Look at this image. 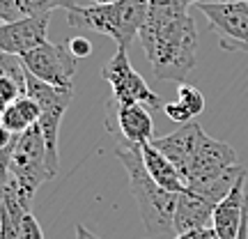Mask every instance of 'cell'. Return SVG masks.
<instances>
[{
	"label": "cell",
	"instance_id": "1",
	"mask_svg": "<svg viewBox=\"0 0 248 239\" xmlns=\"http://www.w3.org/2000/svg\"><path fill=\"white\" fill-rule=\"evenodd\" d=\"M138 39L156 79L186 83L198 60V28L186 5L150 0Z\"/></svg>",
	"mask_w": 248,
	"mask_h": 239
},
{
	"label": "cell",
	"instance_id": "2",
	"mask_svg": "<svg viewBox=\"0 0 248 239\" xmlns=\"http://www.w3.org/2000/svg\"><path fill=\"white\" fill-rule=\"evenodd\" d=\"M115 157L124 166L126 175H129V189L140 219L145 228L150 232V239H166L168 235H177L175 232V207H177V193H170L166 189H161L150 173L145 168L142 161L140 145H124L117 143Z\"/></svg>",
	"mask_w": 248,
	"mask_h": 239
},
{
	"label": "cell",
	"instance_id": "3",
	"mask_svg": "<svg viewBox=\"0 0 248 239\" xmlns=\"http://www.w3.org/2000/svg\"><path fill=\"white\" fill-rule=\"evenodd\" d=\"M150 0H115L108 5H74L67 9V23L74 28L94 30L99 35L115 39L117 46L129 48L140 35V28L147 18Z\"/></svg>",
	"mask_w": 248,
	"mask_h": 239
},
{
	"label": "cell",
	"instance_id": "4",
	"mask_svg": "<svg viewBox=\"0 0 248 239\" xmlns=\"http://www.w3.org/2000/svg\"><path fill=\"white\" fill-rule=\"evenodd\" d=\"M241 175H246V168L234 166L218 179L204 182V184H188L182 193H177L175 232L182 235V232L198 230V228H209L218 203L230 193Z\"/></svg>",
	"mask_w": 248,
	"mask_h": 239
},
{
	"label": "cell",
	"instance_id": "5",
	"mask_svg": "<svg viewBox=\"0 0 248 239\" xmlns=\"http://www.w3.org/2000/svg\"><path fill=\"white\" fill-rule=\"evenodd\" d=\"M9 179L16 184L18 193L28 205L32 203L37 189L46 179H53V173L48 168L46 141L37 124L14 138L12 159H9Z\"/></svg>",
	"mask_w": 248,
	"mask_h": 239
},
{
	"label": "cell",
	"instance_id": "6",
	"mask_svg": "<svg viewBox=\"0 0 248 239\" xmlns=\"http://www.w3.org/2000/svg\"><path fill=\"white\" fill-rule=\"evenodd\" d=\"M26 95L35 99L42 115L37 127L42 129V136L46 141V154H48V168L53 173V177L58 175V166H60V152H58V138H60V124L62 117L69 108L71 99H74V90L67 88H53L44 80L35 79L32 74L26 76Z\"/></svg>",
	"mask_w": 248,
	"mask_h": 239
},
{
	"label": "cell",
	"instance_id": "7",
	"mask_svg": "<svg viewBox=\"0 0 248 239\" xmlns=\"http://www.w3.org/2000/svg\"><path fill=\"white\" fill-rule=\"evenodd\" d=\"M101 76L110 85V99H115L120 104H142L150 111L163 108L159 95L147 85V80L142 79L138 71L131 67L129 60V48L117 46L115 55L104 64Z\"/></svg>",
	"mask_w": 248,
	"mask_h": 239
},
{
	"label": "cell",
	"instance_id": "8",
	"mask_svg": "<svg viewBox=\"0 0 248 239\" xmlns=\"http://www.w3.org/2000/svg\"><path fill=\"white\" fill-rule=\"evenodd\" d=\"M209 30L218 37L223 51L248 53V0H221L200 2Z\"/></svg>",
	"mask_w": 248,
	"mask_h": 239
},
{
	"label": "cell",
	"instance_id": "9",
	"mask_svg": "<svg viewBox=\"0 0 248 239\" xmlns=\"http://www.w3.org/2000/svg\"><path fill=\"white\" fill-rule=\"evenodd\" d=\"M26 64L28 74L35 79L44 80L53 88L74 90V79H76V58L71 55L67 44H46L37 46L35 51L21 55Z\"/></svg>",
	"mask_w": 248,
	"mask_h": 239
},
{
	"label": "cell",
	"instance_id": "10",
	"mask_svg": "<svg viewBox=\"0 0 248 239\" xmlns=\"http://www.w3.org/2000/svg\"><path fill=\"white\" fill-rule=\"evenodd\" d=\"M106 127L117 143L124 145H145L154 141L152 111L142 104H120L115 99H108Z\"/></svg>",
	"mask_w": 248,
	"mask_h": 239
},
{
	"label": "cell",
	"instance_id": "11",
	"mask_svg": "<svg viewBox=\"0 0 248 239\" xmlns=\"http://www.w3.org/2000/svg\"><path fill=\"white\" fill-rule=\"evenodd\" d=\"M234 166H239V157L234 147L223 141H216L212 136H204L200 147L182 170V177L186 179V184H204L218 179Z\"/></svg>",
	"mask_w": 248,
	"mask_h": 239
},
{
	"label": "cell",
	"instance_id": "12",
	"mask_svg": "<svg viewBox=\"0 0 248 239\" xmlns=\"http://www.w3.org/2000/svg\"><path fill=\"white\" fill-rule=\"evenodd\" d=\"M48 18L46 16H28L9 23H0V53L9 55H26L35 51L37 46L46 44L48 39Z\"/></svg>",
	"mask_w": 248,
	"mask_h": 239
},
{
	"label": "cell",
	"instance_id": "13",
	"mask_svg": "<svg viewBox=\"0 0 248 239\" xmlns=\"http://www.w3.org/2000/svg\"><path fill=\"white\" fill-rule=\"evenodd\" d=\"M204 129L200 124L195 122H186V124H179V129H175L172 133L168 136H161V138H154L152 145L166 154L175 166L179 168V173L184 170V166L188 163V159L195 154V150L200 147V143L204 141Z\"/></svg>",
	"mask_w": 248,
	"mask_h": 239
},
{
	"label": "cell",
	"instance_id": "14",
	"mask_svg": "<svg viewBox=\"0 0 248 239\" xmlns=\"http://www.w3.org/2000/svg\"><path fill=\"white\" fill-rule=\"evenodd\" d=\"M246 175L237 179V184L232 186V191L223 198L212 219V228L221 239H237L244 221V212L248 207V195H246Z\"/></svg>",
	"mask_w": 248,
	"mask_h": 239
},
{
	"label": "cell",
	"instance_id": "15",
	"mask_svg": "<svg viewBox=\"0 0 248 239\" xmlns=\"http://www.w3.org/2000/svg\"><path fill=\"white\" fill-rule=\"evenodd\" d=\"M142 150V161H145V168L150 173V177L161 186V189H166L170 193H182L186 186V179L182 177V173L179 168L172 163V161L166 157V154H161L152 143H145L140 145Z\"/></svg>",
	"mask_w": 248,
	"mask_h": 239
},
{
	"label": "cell",
	"instance_id": "16",
	"mask_svg": "<svg viewBox=\"0 0 248 239\" xmlns=\"http://www.w3.org/2000/svg\"><path fill=\"white\" fill-rule=\"evenodd\" d=\"M74 5V0H0V18L2 23H9L28 16H46L55 9H71Z\"/></svg>",
	"mask_w": 248,
	"mask_h": 239
},
{
	"label": "cell",
	"instance_id": "17",
	"mask_svg": "<svg viewBox=\"0 0 248 239\" xmlns=\"http://www.w3.org/2000/svg\"><path fill=\"white\" fill-rule=\"evenodd\" d=\"M177 101L193 117H198L204 111V97H202V92L195 88V85H191V83H179V88H177Z\"/></svg>",
	"mask_w": 248,
	"mask_h": 239
},
{
	"label": "cell",
	"instance_id": "18",
	"mask_svg": "<svg viewBox=\"0 0 248 239\" xmlns=\"http://www.w3.org/2000/svg\"><path fill=\"white\" fill-rule=\"evenodd\" d=\"M23 95H26V83L0 74V111L7 108L9 104H14V101H16L18 97H23Z\"/></svg>",
	"mask_w": 248,
	"mask_h": 239
},
{
	"label": "cell",
	"instance_id": "19",
	"mask_svg": "<svg viewBox=\"0 0 248 239\" xmlns=\"http://www.w3.org/2000/svg\"><path fill=\"white\" fill-rule=\"evenodd\" d=\"M2 124H5V129H9V131L14 133V136L28 131L30 127H35V124L28 122L26 115L18 111L16 104H9L7 108H2Z\"/></svg>",
	"mask_w": 248,
	"mask_h": 239
},
{
	"label": "cell",
	"instance_id": "20",
	"mask_svg": "<svg viewBox=\"0 0 248 239\" xmlns=\"http://www.w3.org/2000/svg\"><path fill=\"white\" fill-rule=\"evenodd\" d=\"M18 239H44L42 225L37 221L32 212H28L21 221H18Z\"/></svg>",
	"mask_w": 248,
	"mask_h": 239
},
{
	"label": "cell",
	"instance_id": "21",
	"mask_svg": "<svg viewBox=\"0 0 248 239\" xmlns=\"http://www.w3.org/2000/svg\"><path fill=\"white\" fill-rule=\"evenodd\" d=\"M163 113L168 115V120H172V122H177V124L193 122V115L179 104L177 99H175V101H168V104H163Z\"/></svg>",
	"mask_w": 248,
	"mask_h": 239
},
{
	"label": "cell",
	"instance_id": "22",
	"mask_svg": "<svg viewBox=\"0 0 248 239\" xmlns=\"http://www.w3.org/2000/svg\"><path fill=\"white\" fill-rule=\"evenodd\" d=\"M0 239H18V221L0 207Z\"/></svg>",
	"mask_w": 248,
	"mask_h": 239
},
{
	"label": "cell",
	"instance_id": "23",
	"mask_svg": "<svg viewBox=\"0 0 248 239\" xmlns=\"http://www.w3.org/2000/svg\"><path fill=\"white\" fill-rule=\"evenodd\" d=\"M67 46H69L74 58H88L92 53V44H90V39H85V37H71L69 42H67Z\"/></svg>",
	"mask_w": 248,
	"mask_h": 239
},
{
	"label": "cell",
	"instance_id": "24",
	"mask_svg": "<svg viewBox=\"0 0 248 239\" xmlns=\"http://www.w3.org/2000/svg\"><path fill=\"white\" fill-rule=\"evenodd\" d=\"M172 239H221V237H218L216 230L209 225V228H198V230H188V232H182V235H175Z\"/></svg>",
	"mask_w": 248,
	"mask_h": 239
},
{
	"label": "cell",
	"instance_id": "25",
	"mask_svg": "<svg viewBox=\"0 0 248 239\" xmlns=\"http://www.w3.org/2000/svg\"><path fill=\"white\" fill-rule=\"evenodd\" d=\"M12 147H14V143H12L9 147H2V150H0V182H2V184L9 179V159H12Z\"/></svg>",
	"mask_w": 248,
	"mask_h": 239
},
{
	"label": "cell",
	"instance_id": "26",
	"mask_svg": "<svg viewBox=\"0 0 248 239\" xmlns=\"http://www.w3.org/2000/svg\"><path fill=\"white\" fill-rule=\"evenodd\" d=\"M14 138H16V136L9 131V129H5V124L0 122V150H2V147H9V145L14 143Z\"/></svg>",
	"mask_w": 248,
	"mask_h": 239
},
{
	"label": "cell",
	"instance_id": "27",
	"mask_svg": "<svg viewBox=\"0 0 248 239\" xmlns=\"http://www.w3.org/2000/svg\"><path fill=\"white\" fill-rule=\"evenodd\" d=\"M76 239H104V237H99L92 230H88L83 223H76Z\"/></svg>",
	"mask_w": 248,
	"mask_h": 239
},
{
	"label": "cell",
	"instance_id": "28",
	"mask_svg": "<svg viewBox=\"0 0 248 239\" xmlns=\"http://www.w3.org/2000/svg\"><path fill=\"white\" fill-rule=\"evenodd\" d=\"M237 239H248V207H246V212H244V221H241V228H239Z\"/></svg>",
	"mask_w": 248,
	"mask_h": 239
},
{
	"label": "cell",
	"instance_id": "29",
	"mask_svg": "<svg viewBox=\"0 0 248 239\" xmlns=\"http://www.w3.org/2000/svg\"><path fill=\"white\" fill-rule=\"evenodd\" d=\"M177 2H182V5H186V7H191V5H198V0H177Z\"/></svg>",
	"mask_w": 248,
	"mask_h": 239
},
{
	"label": "cell",
	"instance_id": "30",
	"mask_svg": "<svg viewBox=\"0 0 248 239\" xmlns=\"http://www.w3.org/2000/svg\"><path fill=\"white\" fill-rule=\"evenodd\" d=\"M108 2H115V0H92V5H108Z\"/></svg>",
	"mask_w": 248,
	"mask_h": 239
},
{
	"label": "cell",
	"instance_id": "31",
	"mask_svg": "<svg viewBox=\"0 0 248 239\" xmlns=\"http://www.w3.org/2000/svg\"><path fill=\"white\" fill-rule=\"evenodd\" d=\"M200 2H221V0H198V5H200Z\"/></svg>",
	"mask_w": 248,
	"mask_h": 239
},
{
	"label": "cell",
	"instance_id": "32",
	"mask_svg": "<svg viewBox=\"0 0 248 239\" xmlns=\"http://www.w3.org/2000/svg\"><path fill=\"white\" fill-rule=\"evenodd\" d=\"M2 189H5V184H2V182H0V198H2Z\"/></svg>",
	"mask_w": 248,
	"mask_h": 239
},
{
	"label": "cell",
	"instance_id": "33",
	"mask_svg": "<svg viewBox=\"0 0 248 239\" xmlns=\"http://www.w3.org/2000/svg\"><path fill=\"white\" fill-rule=\"evenodd\" d=\"M0 122H2V111H0Z\"/></svg>",
	"mask_w": 248,
	"mask_h": 239
}]
</instances>
